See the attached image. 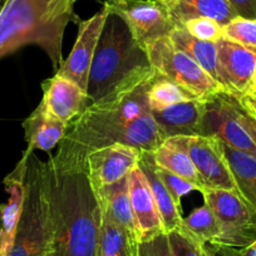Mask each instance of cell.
I'll return each instance as SVG.
<instances>
[{
    "label": "cell",
    "mask_w": 256,
    "mask_h": 256,
    "mask_svg": "<svg viewBox=\"0 0 256 256\" xmlns=\"http://www.w3.org/2000/svg\"><path fill=\"white\" fill-rule=\"evenodd\" d=\"M158 76L151 66L141 68L104 97L90 103L68 124L52 164L59 171H86L88 154L113 144L154 151L166 140L147 98Z\"/></svg>",
    "instance_id": "1"
},
{
    "label": "cell",
    "mask_w": 256,
    "mask_h": 256,
    "mask_svg": "<svg viewBox=\"0 0 256 256\" xmlns=\"http://www.w3.org/2000/svg\"><path fill=\"white\" fill-rule=\"evenodd\" d=\"M54 234L50 256H100V210L86 171H59L50 158Z\"/></svg>",
    "instance_id": "2"
},
{
    "label": "cell",
    "mask_w": 256,
    "mask_h": 256,
    "mask_svg": "<svg viewBox=\"0 0 256 256\" xmlns=\"http://www.w3.org/2000/svg\"><path fill=\"white\" fill-rule=\"evenodd\" d=\"M77 0H8L0 12V59L28 44L43 49L53 70L63 64V36Z\"/></svg>",
    "instance_id": "3"
},
{
    "label": "cell",
    "mask_w": 256,
    "mask_h": 256,
    "mask_svg": "<svg viewBox=\"0 0 256 256\" xmlns=\"http://www.w3.org/2000/svg\"><path fill=\"white\" fill-rule=\"evenodd\" d=\"M150 66L146 50L137 43L127 24L110 12L90 66L87 86L90 103L104 97L134 72Z\"/></svg>",
    "instance_id": "4"
},
{
    "label": "cell",
    "mask_w": 256,
    "mask_h": 256,
    "mask_svg": "<svg viewBox=\"0 0 256 256\" xmlns=\"http://www.w3.org/2000/svg\"><path fill=\"white\" fill-rule=\"evenodd\" d=\"M54 208L48 161L32 154L26 177V202L6 256H50Z\"/></svg>",
    "instance_id": "5"
},
{
    "label": "cell",
    "mask_w": 256,
    "mask_h": 256,
    "mask_svg": "<svg viewBox=\"0 0 256 256\" xmlns=\"http://www.w3.org/2000/svg\"><path fill=\"white\" fill-rule=\"evenodd\" d=\"M151 67L164 77L174 80L198 100H208L220 92H226L188 54L172 44L170 36L157 39L146 48Z\"/></svg>",
    "instance_id": "6"
},
{
    "label": "cell",
    "mask_w": 256,
    "mask_h": 256,
    "mask_svg": "<svg viewBox=\"0 0 256 256\" xmlns=\"http://www.w3.org/2000/svg\"><path fill=\"white\" fill-rule=\"evenodd\" d=\"M200 192L220 225L218 245L244 248L256 240V211L238 192L215 188H204Z\"/></svg>",
    "instance_id": "7"
},
{
    "label": "cell",
    "mask_w": 256,
    "mask_h": 256,
    "mask_svg": "<svg viewBox=\"0 0 256 256\" xmlns=\"http://www.w3.org/2000/svg\"><path fill=\"white\" fill-rule=\"evenodd\" d=\"M186 151L194 162L204 188L228 190L238 192L230 167L224 154L222 142L215 136L170 137Z\"/></svg>",
    "instance_id": "8"
},
{
    "label": "cell",
    "mask_w": 256,
    "mask_h": 256,
    "mask_svg": "<svg viewBox=\"0 0 256 256\" xmlns=\"http://www.w3.org/2000/svg\"><path fill=\"white\" fill-rule=\"evenodd\" d=\"M106 4L110 13L127 24L134 38L144 50L157 39L168 36L176 26L168 8L161 0H122Z\"/></svg>",
    "instance_id": "9"
},
{
    "label": "cell",
    "mask_w": 256,
    "mask_h": 256,
    "mask_svg": "<svg viewBox=\"0 0 256 256\" xmlns=\"http://www.w3.org/2000/svg\"><path fill=\"white\" fill-rule=\"evenodd\" d=\"M202 136H215L232 148L256 157V146L238 120V97L220 92L206 100Z\"/></svg>",
    "instance_id": "10"
},
{
    "label": "cell",
    "mask_w": 256,
    "mask_h": 256,
    "mask_svg": "<svg viewBox=\"0 0 256 256\" xmlns=\"http://www.w3.org/2000/svg\"><path fill=\"white\" fill-rule=\"evenodd\" d=\"M142 150L113 144L93 150L86 160V174L93 191H100L127 177L137 166Z\"/></svg>",
    "instance_id": "11"
},
{
    "label": "cell",
    "mask_w": 256,
    "mask_h": 256,
    "mask_svg": "<svg viewBox=\"0 0 256 256\" xmlns=\"http://www.w3.org/2000/svg\"><path fill=\"white\" fill-rule=\"evenodd\" d=\"M110 16V9L104 3L103 8L96 13L92 18L87 20H80L78 26V36L76 39L74 46L63 62L56 74L66 77L68 80L77 83L83 90L87 92L88 78H90V66H92L93 56L96 48L100 42L107 16Z\"/></svg>",
    "instance_id": "12"
},
{
    "label": "cell",
    "mask_w": 256,
    "mask_h": 256,
    "mask_svg": "<svg viewBox=\"0 0 256 256\" xmlns=\"http://www.w3.org/2000/svg\"><path fill=\"white\" fill-rule=\"evenodd\" d=\"M218 48V83L230 94L240 97L252 86L256 68V53L238 43L220 38Z\"/></svg>",
    "instance_id": "13"
},
{
    "label": "cell",
    "mask_w": 256,
    "mask_h": 256,
    "mask_svg": "<svg viewBox=\"0 0 256 256\" xmlns=\"http://www.w3.org/2000/svg\"><path fill=\"white\" fill-rule=\"evenodd\" d=\"M33 152L26 150L16 168L6 174L3 184L8 194V201L0 205V252L6 256L13 245L16 228L23 214L26 202V177L28 171V158Z\"/></svg>",
    "instance_id": "14"
},
{
    "label": "cell",
    "mask_w": 256,
    "mask_h": 256,
    "mask_svg": "<svg viewBox=\"0 0 256 256\" xmlns=\"http://www.w3.org/2000/svg\"><path fill=\"white\" fill-rule=\"evenodd\" d=\"M128 192L140 242L166 234L151 187L140 166L128 174Z\"/></svg>",
    "instance_id": "15"
},
{
    "label": "cell",
    "mask_w": 256,
    "mask_h": 256,
    "mask_svg": "<svg viewBox=\"0 0 256 256\" xmlns=\"http://www.w3.org/2000/svg\"><path fill=\"white\" fill-rule=\"evenodd\" d=\"M43 100L42 104L50 114L70 124L78 117L90 100L86 90L73 80L56 74L42 83Z\"/></svg>",
    "instance_id": "16"
},
{
    "label": "cell",
    "mask_w": 256,
    "mask_h": 256,
    "mask_svg": "<svg viewBox=\"0 0 256 256\" xmlns=\"http://www.w3.org/2000/svg\"><path fill=\"white\" fill-rule=\"evenodd\" d=\"M206 100H192L162 110H151L164 138L176 136H202Z\"/></svg>",
    "instance_id": "17"
},
{
    "label": "cell",
    "mask_w": 256,
    "mask_h": 256,
    "mask_svg": "<svg viewBox=\"0 0 256 256\" xmlns=\"http://www.w3.org/2000/svg\"><path fill=\"white\" fill-rule=\"evenodd\" d=\"M67 127V123L54 117L39 103L38 107L23 122L24 137L28 144L26 151H50L64 138Z\"/></svg>",
    "instance_id": "18"
},
{
    "label": "cell",
    "mask_w": 256,
    "mask_h": 256,
    "mask_svg": "<svg viewBox=\"0 0 256 256\" xmlns=\"http://www.w3.org/2000/svg\"><path fill=\"white\" fill-rule=\"evenodd\" d=\"M94 195L98 206L128 234L134 244L138 245V235L128 192V176L100 191H96Z\"/></svg>",
    "instance_id": "19"
},
{
    "label": "cell",
    "mask_w": 256,
    "mask_h": 256,
    "mask_svg": "<svg viewBox=\"0 0 256 256\" xmlns=\"http://www.w3.org/2000/svg\"><path fill=\"white\" fill-rule=\"evenodd\" d=\"M164 4L176 26L194 18H211L224 26L238 16L228 0H171Z\"/></svg>",
    "instance_id": "20"
},
{
    "label": "cell",
    "mask_w": 256,
    "mask_h": 256,
    "mask_svg": "<svg viewBox=\"0 0 256 256\" xmlns=\"http://www.w3.org/2000/svg\"><path fill=\"white\" fill-rule=\"evenodd\" d=\"M138 166L144 171L150 187H151L152 195H154V202H156L157 210L161 216L166 234L178 230L182 225V218H184L181 215V208L177 206L172 196L170 195V192L167 191L164 184L160 180L158 174H156V164H154L152 152L142 151Z\"/></svg>",
    "instance_id": "21"
},
{
    "label": "cell",
    "mask_w": 256,
    "mask_h": 256,
    "mask_svg": "<svg viewBox=\"0 0 256 256\" xmlns=\"http://www.w3.org/2000/svg\"><path fill=\"white\" fill-rule=\"evenodd\" d=\"M222 148L238 194L256 211V157L232 148L224 142Z\"/></svg>",
    "instance_id": "22"
},
{
    "label": "cell",
    "mask_w": 256,
    "mask_h": 256,
    "mask_svg": "<svg viewBox=\"0 0 256 256\" xmlns=\"http://www.w3.org/2000/svg\"><path fill=\"white\" fill-rule=\"evenodd\" d=\"M168 36L172 44L177 49L188 54L201 68H204L218 83L216 43L200 40V39L192 36L184 26H174V29Z\"/></svg>",
    "instance_id": "23"
},
{
    "label": "cell",
    "mask_w": 256,
    "mask_h": 256,
    "mask_svg": "<svg viewBox=\"0 0 256 256\" xmlns=\"http://www.w3.org/2000/svg\"><path fill=\"white\" fill-rule=\"evenodd\" d=\"M152 156L158 167L191 182L192 184H195L198 191L202 190V184L198 178L194 162L191 161L186 151L177 146L174 141L170 138L164 140L154 151H152Z\"/></svg>",
    "instance_id": "24"
},
{
    "label": "cell",
    "mask_w": 256,
    "mask_h": 256,
    "mask_svg": "<svg viewBox=\"0 0 256 256\" xmlns=\"http://www.w3.org/2000/svg\"><path fill=\"white\" fill-rule=\"evenodd\" d=\"M100 240L98 254L100 256H134L138 245L134 244L128 234L100 208Z\"/></svg>",
    "instance_id": "25"
},
{
    "label": "cell",
    "mask_w": 256,
    "mask_h": 256,
    "mask_svg": "<svg viewBox=\"0 0 256 256\" xmlns=\"http://www.w3.org/2000/svg\"><path fill=\"white\" fill-rule=\"evenodd\" d=\"M180 230L184 231L187 235L198 240L202 245L215 244L220 241L221 230L215 214L208 205L204 202L192 211L187 218H182V225Z\"/></svg>",
    "instance_id": "26"
},
{
    "label": "cell",
    "mask_w": 256,
    "mask_h": 256,
    "mask_svg": "<svg viewBox=\"0 0 256 256\" xmlns=\"http://www.w3.org/2000/svg\"><path fill=\"white\" fill-rule=\"evenodd\" d=\"M151 110H162L187 100H198L174 80L160 74L147 92Z\"/></svg>",
    "instance_id": "27"
},
{
    "label": "cell",
    "mask_w": 256,
    "mask_h": 256,
    "mask_svg": "<svg viewBox=\"0 0 256 256\" xmlns=\"http://www.w3.org/2000/svg\"><path fill=\"white\" fill-rule=\"evenodd\" d=\"M222 38L256 53V19L238 16L222 26Z\"/></svg>",
    "instance_id": "28"
},
{
    "label": "cell",
    "mask_w": 256,
    "mask_h": 256,
    "mask_svg": "<svg viewBox=\"0 0 256 256\" xmlns=\"http://www.w3.org/2000/svg\"><path fill=\"white\" fill-rule=\"evenodd\" d=\"M167 238L174 256H210L206 245H202L180 228L167 234Z\"/></svg>",
    "instance_id": "29"
},
{
    "label": "cell",
    "mask_w": 256,
    "mask_h": 256,
    "mask_svg": "<svg viewBox=\"0 0 256 256\" xmlns=\"http://www.w3.org/2000/svg\"><path fill=\"white\" fill-rule=\"evenodd\" d=\"M180 26H184L192 36L200 40L216 43L218 39L222 38V26L211 18L190 19Z\"/></svg>",
    "instance_id": "30"
},
{
    "label": "cell",
    "mask_w": 256,
    "mask_h": 256,
    "mask_svg": "<svg viewBox=\"0 0 256 256\" xmlns=\"http://www.w3.org/2000/svg\"><path fill=\"white\" fill-rule=\"evenodd\" d=\"M156 164V162H154ZM156 174H158L160 180L162 181V184H164L167 191L170 192V195L172 196L174 202L177 204L178 208H181V198L184 196L188 195L190 192L198 191L195 184H192L191 182L186 181L182 177L177 176V174H172V172L167 171V170L161 168L156 164Z\"/></svg>",
    "instance_id": "31"
},
{
    "label": "cell",
    "mask_w": 256,
    "mask_h": 256,
    "mask_svg": "<svg viewBox=\"0 0 256 256\" xmlns=\"http://www.w3.org/2000/svg\"><path fill=\"white\" fill-rule=\"evenodd\" d=\"M138 256H174L167 234L138 244Z\"/></svg>",
    "instance_id": "32"
},
{
    "label": "cell",
    "mask_w": 256,
    "mask_h": 256,
    "mask_svg": "<svg viewBox=\"0 0 256 256\" xmlns=\"http://www.w3.org/2000/svg\"><path fill=\"white\" fill-rule=\"evenodd\" d=\"M238 120H240L241 124L245 128V131L248 132V136L251 137L252 142L256 146V117L240 102L238 97Z\"/></svg>",
    "instance_id": "33"
},
{
    "label": "cell",
    "mask_w": 256,
    "mask_h": 256,
    "mask_svg": "<svg viewBox=\"0 0 256 256\" xmlns=\"http://www.w3.org/2000/svg\"><path fill=\"white\" fill-rule=\"evenodd\" d=\"M238 16L256 19V0H228Z\"/></svg>",
    "instance_id": "34"
},
{
    "label": "cell",
    "mask_w": 256,
    "mask_h": 256,
    "mask_svg": "<svg viewBox=\"0 0 256 256\" xmlns=\"http://www.w3.org/2000/svg\"><path fill=\"white\" fill-rule=\"evenodd\" d=\"M206 250L210 256H240V251H238L240 248H230V246L208 244Z\"/></svg>",
    "instance_id": "35"
},
{
    "label": "cell",
    "mask_w": 256,
    "mask_h": 256,
    "mask_svg": "<svg viewBox=\"0 0 256 256\" xmlns=\"http://www.w3.org/2000/svg\"><path fill=\"white\" fill-rule=\"evenodd\" d=\"M238 100H240V102L242 103V104L245 106V107L248 108V110H250V112L256 117V100L255 98L251 97L248 93H245L244 96H240V97H238Z\"/></svg>",
    "instance_id": "36"
},
{
    "label": "cell",
    "mask_w": 256,
    "mask_h": 256,
    "mask_svg": "<svg viewBox=\"0 0 256 256\" xmlns=\"http://www.w3.org/2000/svg\"><path fill=\"white\" fill-rule=\"evenodd\" d=\"M240 256H256V240L251 245L240 248Z\"/></svg>",
    "instance_id": "37"
},
{
    "label": "cell",
    "mask_w": 256,
    "mask_h": 256,
    "mask_svg": "<svg viewBox=\"0 0 256 256\" xmlns=\"http://www.w3.org/2000/svg\"><path fill=\"white\" fill-rule=\"evenodd\" d=\"M248 93L251 96V97L255 98V100H256V90H248Z\"/></svg>",
    "instance_id": "38"
},
{
    "label": "cell",
    "mask_w": 256,
    "mask_h": 256,
    "mask_svg": "<svg viewBox=\"0 0 256 256\" xmlns=\"http://www.w3.org/2000/svg\"><path fill=\"white\" fill-rule=\"evenodd\" d=\"M6 2H8V0H0V12L3 10L4 6H6Z\"/></svg>",
    "instance_id": "39"
},
{
    "label": "cell",
    "mask_w": 256,
    "mask_h": 256,
    "mask_svg": "<svg viewBox=\"0 0 256 256\" xmlns=\"http://www.w3.org/2000/svg\"><path fill=\"white\" fill-rule=\"evenodd\" d=\"M251 87H256V68H255V72H254V77H252V86Z\"/></svg>",
    "instance_id": "40"
},
{
    "label": "cell",
    "mask_w": 256,
    "mask_h": 256,
    "mask_svg": "<svg viewBox=\"0 0 256 256\" xmlns=\"http://www.w3.org/2000/svg\"><path fill=\"white\" fill-rule=\"evenodd\" d=\"M104 2L108 4H114V3H118V2H122V0H104Z\"/></svg>",
    "instance_id": "41"
},
{
    "label": "cell",
    "mask_w": 256,
    "mask_h": 256,
    "mask_svg": "<svg viewBox=\"0 0 256 256\" xmlns=\"http://www.w3.org/2000/svg\"><path fill=\"white\" fill-rule=\"evenodd\" d=\"M134 256H138V248H137V250L134 251Z\"/></svg>",
    "instance_id": "42"
},
{
    "label": "cell",
    "mask_w": 256,
    "mask_h": 256,
    "mask_svg": "<svg viewBox=\"0 0 256 256\" xmlns=\"http://www.w3.org/2000/svg\"><path fill=\"white\" fill-rule=\"evenodd\" d=\"M161 2H164V3H168V2H171V0H161Z\"/></svg>",
    "instance_id": "43"
},
{
    "label": "cell",
    "mask_w": 256,
    "mask_h": 256,
    "mask_svg": "<svg viewBox=\"0 0 256 256\" xmlns=\"http://www.w3.org/2000/svg\"><path fill=\"white\" fill-rule=\"evenodd\" d=\"M250 90H256V87H251Z\"/></svg>",
    "instance_id": "44"
},
{
    "label": "cell",
    "mask_w": 256,
    "mask_h": 256,
    "mask_svg": "<svg viewBox=\"0 0 256 256\" xmlns=\"http://www.w3.org/2000/svg\"><path fill=\"white\" fill-rule=\"evenodd\" d=\"M0 256H2V252H0Z\"/></svg>",
    "instance_id": "45"
}]
</instances>
